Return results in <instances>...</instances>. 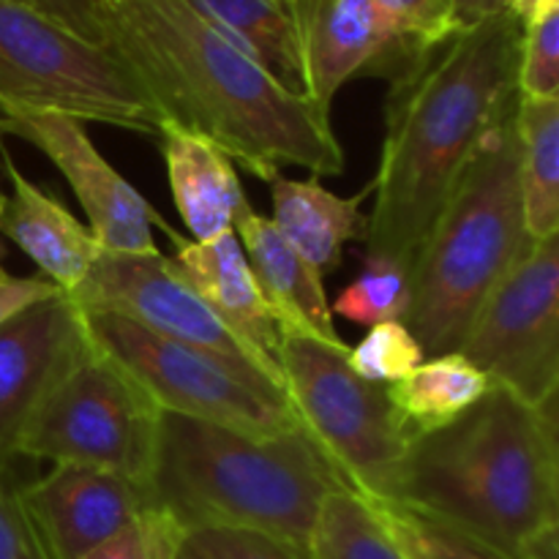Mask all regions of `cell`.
I'll return each mask as SVG.
<instances>
[{
	"label": "cell",
	"instance_id": "44dd1931",
	"mask_svg": "<svg viewBox=\"0 0 559 559\" xmlns=\"http://www.w3.org/2000/svg\"><path fill=\"white\" fill-rule=\"evenodd\" d=\"M207 25L249 55L284 91L309 98L304 47L293 9L282 0H186Z\"/></svg>",
	"mask_w": 559,
	"mask_h": 559
},
{
	"label": "cell",
	"instance_id": "f1b7e54d",
	"mask_svg": "<svg viewBox=\"0 0 559 559\" xmlns=\"http://www.w3.org/2000/svg\"><path fill=\"white\" fill-rule=\"evenodd\" d=\"M516 87L524 98H559V5L522 25Z\"/></svg>",
	"mask_w": 559,
	"mask_h": 559
},
{
	"label": "cell",
	"instance_id": "d6a6232c",
	"mask_svg": "<svg viewBox=\"0 0 559 559\" xmlns=\"http://www.w3.org/2000/svg\"><path fill=\"white\" fill-rule=\"evenodd\" d=\"M22 5H31L38 14L49 16L58 25L69 27L85 41L98 44V47H109V31H107V9L104 0H16Z\"/></svg>",
	"mask_w": 559,
	"mask_h": 559
},
{
	"label": "cell",
	"instance_id": "cb8c5ba5",
	"mask_svg": "<svg viewBox=\"0 0 559 559\" xmlns=\"http://www.w3.org/2000/svg\"><path fill=\"white\" fill-rule=\"evenodd\" d=\"M309 559H404L374 508L355 491H333L322 500L311 527Z\"/></svg>",
	"mask_w": 559,
	"mask_h": 559
},
{
	"label": "cell",
	"instance_id": "74e56055",
	"mask_svg": "<svg viewBox=\"0 0 559 559\" xmlns=\"http://www.w3.org/2000/svg\"><path fill=\"white\" fill-rule=\"evenodd\" d=\"M3 205H5V194L0 191V213H3Z\"/></svg>",
	"mask_w": 559,
	"mask_h": 559
},
{
	"label": "cell",
	"instance_id": "5b68a950",
	"mask_svg": "<svg viewBox=\"0 0 559 559\" xmlns=\"http://www.w3.org/2000/svg\"><path fill=\"white\" fill-rule=\"evenodd\" d=\"M516 107L484 136L409 267L402 322L429 358L459 353L497 284L538 243L524 224Z\"/></svg>",
	"mask_w": 559,
	"mask_h": 559
},
{
	"label": "cell",
	"instance_id": "e0dca14e",
	"mask_svg": "<svg viewBox=\"0 0 559 559\" xmlns=\"http://www.w3.org/2000/svg\"><path fill=\"white\" fill-rule=\"evenodd\" d=\"M235 235L240 240L254 282L273 311L282 333H304L325 344L344 347V338L333 325L322 276L300 260L298 251L278 235L271 218L260 216L251 205L235 218Z\"/></svg>",
	"mask_w": 559,
	"mask_h": 559
},
{
	"label": "cell",
	"instance_id": "836d02e7",
	"mask_svg": "<svg viewBox=\"0 0 559 559\" xmlns=\"http://www.w3.org/2000/svg\"><path fill=\"white\" fill-rule=\"evenodd\" d=\"M0 257H3V246H0ZM60 289L52 282H47L44 276H11L0 265V322L11 320L14 314H20L27 306L38 304V300H47L52 295H58Z\"/></svg>",
	"mask_w": 559,
	"mask_h": 559
},
{
	"label": "cell",
	"instance_id": "d590c367",
	"mask_svg": "<svg viewBox=\"0 0 559 559\" xmlns=\"http://www.w3.org/2000/svg\"><path fill=\"white\" fill-rule=\"evenodd\" d=\"M551 5H559V0H508V11H511L522 25H527L530 20L544 14Z\"/></svg>",
	"mask_w": 559,
	"mask_h": 559
},
{
	"label": "cell",
	"instance_id": "7a4b0ae2",
	"mask_svg": "<svg viewBox=\"0 0 559 559\" xmlns=\"http://www.w3.org/2000/svg\"><path fill=\"white\" fill-rule=\"evenodd\" d=\"M109 47L164 120L200 134L271 180L284 164L333 178L347 167L331 115L284 91L186 0H104Z\"/></svg>",
	"mask_w": 559,
	"mask_h": 559
},
{
	"label": "cell",
	"instance_id": "7c38bea8",
	"mask_svg": "<svg viewBox=\"0 0 559 559\" xmlns=\"http://www.w3.org/2000/svg\"><path fill=\"white\" fill-rule=\"evenodd\" d=\"M0 134L36 145L74 189L87 229L104 251L158 254L153 227L175 229L156 207L98 153L85 131V120L49 109H0Z\"/></svg>",
	"mask_w": 559,
	"mask_h": 559
},
{
	"label": "cell",
	"instance_id": "83f0119b",
	"mask_svg": "<svg viewBox=\"0 0 559 559\" xmlns=\"http://www.w3.org/2000/svg\"><path fill=\"white\" fill-rule=\"evenodd\" d=\"M186 535L189 533L173 513L151 506L80 559H178Z\"/></svg>",
	"mask_w": 559,
	"mask_h": 559
},
{
	"label": "cell",
	"instance_id": "f546056e",
	"mask_svg": "<svg viewBox=\"0 0 559 559\" xmlns=\"http://www.w3.org/2000/svg\"><path fill=\"white\" fill-rule=\"evenodd\" d=\"M393 41L415 58L456 27L453 0H371Z\"/></svg>",
	"mask_w": 559,
	"mask_h": 559
},
{
	"label": "cell",
	"instance_id": "484cf974",
	"mask_svg": "<svg viewBox=\"0 0 559 559\" xmlns=\"http://www.w3.org/2000/svg\"><path fill=\"white\" fill-rule=\"evenodd\" d=\"M409 306V273L391 262H366L364 273L338 293L333 300V314L355 325H380V322L404 320Z\"/></svg>",
	"mask_w": 559,
	"mask_h": 559
},
{
	"label": "cell",
	"instance_id": "2e32d148",
	"mask_svg": "<svg viewBox=\"0 0 559 559\" xmlns=\"http://www.w3.org/2000/svg\"><path fill=\"white\" fill-rule=\"evenodd\" d=\"M169 238L175 243V257H169L175 271L222 320V325L254 353L267 377L284 391L282 369H278L282 331L257 287L238 235L227 233L202 243L186 240L178 233Z\"/></svg>",
	"mask_w": 559,
	"mask_h": 559
},
{
	"label": "cell",
	"instance_id": "277c9868",
	"mask_svg": "<svg viewBox=\"0 0 559 559\" xmlns=\"http://www.w3.org/2000/svg\"><path fill=\"white\" fill-rule=\"evenodd\" d=\"M151 486L186 533L254 530L300 551L322 500L349 489L306 429L254 437L178 413L158 420Z\"/></svg>",
	"mask_w": 559,
	"mask_h": 559
},
{
	"label": "cell",
	"instance_id": "8fae6325",
	"mask_svg": "<svg viewBox=\"0 0 559 559\" xmlns=\"http://www.w3.org/2000/svg\"><path fill=\"white\" fill-rule=\"evenodd\" d=\"M66 298L80 311H109L126 317L167 342L222 360L254 385L282 391L254 353L222 325V320L202 304L200 295L183 282L162 251L118 254L102 249L85 282Z\"/></svg>",
	"mask_w": 559,
	"mask_h": 559
},
{
	"label": "cell",
	"instance_id": "5bb4252c",
	"mask_svg": "<svg viewBox=\"0 0 559 559\" xmlns=\"http://www.w3.org/2000/svg\"><path fill=\"white\" fill-rule=\"evenodd\" d=\"M20 497L49 559H80L156 506L147 484L87 464H55Z\"/></svg>",
	"mask_w": 559,
	"mask_h": 559
},
{
	"label": "cell",
	"instance_id": "1f68e13d",
	"mask_svg": "<svg viewBox=\"0 0 559 559\" xmlns=\"http://www.w3.org/2000/svg\"><path fill=\"white\" fill-rule=\"evenodd\" d=\"M0 559H49L33 530L11 469H0Z\"/></svg>",
	"mask_w": 559,
	"mask_h": 559
},
{
	"label": "cell",
	"instance_id": "52a82bcc",
	"mask_svg": "<svg viewBox=\"0 0 559 559\" xmlns=\"http://www.w3.org/2000/svg\"><path fill=\"white\" fill-rule=\"evenodd\" d=\"M0 109H49L147 136L164 126L112 47L85 41L16 0H0Z\"/></svg>",
	"mask_w": 559,
	"mask_h": 559
},
{
	"label": "cell",
	"instance_id": "ffe728a7",
	"mask_svg": "<svg viewBox=\"0 0 559 559\" xmlns=\"http://www.w3.org/2000/svg\"><path fill=\"white\" fill-rule=\"evenodd\" d=\"M273 202V227L322 278L342 265L344 246L364 240L366 216L360 202L371 194V183L353 197H338L320 178L293 180L282 173L267 180Z\"/></svg>",
	"mask_w": 559,
	"mask_h": 559
},
{
	"label": "cell",
	"instance_id": "e575fe53",
	"mask_svg": "<svg viewBox=\"0 0 559 559\" xmlns=\"http://www.w3.org/2000/svg\"><path fill=\"white\" fill-rule=\"evenodd\" d=\"M508 11V0H453V22L456 27L475 25L489 16Z\"/></svg>",
	"mask_w": 559,
	"mask_h": 559
},
{
	"label": "cell",
	"instance_id": "9c48e42d",
	"mask_svg": "<svg viewBox=\"0 0 559 559\" xmlns=\"http://www.w3.org/2000/svg\"><path fill=\"white\" fill-rule=\"evenodd\" d=\"M91 342L123 366L162 413L207 420L254 437L304 429L287 393L254 385L222 360L180 347L109 311H82Z\"/></svg>",
	"mask_w": 559,
	"mask_h": 559
},
{
	"label": "cell",
	"instance_id": "30bf717a",
	"mask_svg": "<svg viewBox=\"0 0 559 559\" xmlns=\"http://www.w3.org/2000/svg\"><path fill=\"white\" fill-rule=\"evenodd\" d=\"M459 353L530 407L559 391V235L508 271Z\"/></svg>",
	"mask_w": 559,
	"mask_h": 559
},
{
	"label": "cell",
	"instance_id": "4dcf8cb0",
	"mask_svg": "<svg viewBox=\"0 0 559 559\" xmlns=\"http://www.w3.org/2000/svg\"><path fill=\"white\" fill-rule=\"evenodd\" d=\"M186 549L200 559H309L306 551L254 530L205 527L186 535Z\"/></svg>",
	"mask_w": 559,
	"mask_h": 559
},
{
	"label": "cell",
	"instance_id": "3957f363",
	"mask_svg": "<svg viewBox=\"0 0 559 559\" xmlns=\"http://www.w3.org/2000/svg\"><path fill=\"white\" fill-rule=\"evenodd\" d=\"M557 393L530 407L491 382L451 424L409 437L393 502L456 524L513 559H559Z\"/></svg>",
	"mask_w": 559,
	"mask_h": 559
},
{
	"label": "cell",
	"instance_id": "d6986e66",
	"mask_svg": "<svg viewBox=\"0 0 559 559\" xmlns=\"http://www.w3.org/2000/svg\"><path fill=\"white\" fill-rule=\"evenodd\" d=\"M162 151L169 189L191 240H213L235 233V218L249 205L235 164L211 140L164 120Z\"/></svg>",
	"mask_w": 559,
	"mask_h": 559
},
{
	"label": "cell",
	"instance_id": "4fadbf2b",
	"mask_svg": "<svg viewBox=\"0 0 559 559\" xmlns=\"http://www.w3.org/2000/svg\"><path fill=\"white\" fill-rule=\"evenodd\" d=\"M87 344L82 311L63 293L0 322V469H11L31 415Z\"/></svg>",
	"mask_w": 559,
	"mask_h": 559
},
{
	"label": "cell",
	"instance_id": "8d00e7d4",
	"mask_svg": "<svg viewBox=\"0 0 559 559\" xmlns=\"http://www.w3.org/2000/svg\"><path fill=\"white\" fill-rule=\"evenodd\" d=\"M178 559H200V557H197L194 551H189V549H186V544H183V551H180Z\"/></svg>",
	"mask_w": 559,
	"mask_h": 559
},
{
	"label": "cell",
	"instance_id": "603a6c76",
	"mask_svg": "<svg viewBox=\"0 0 559 559\" xmlns=\"http://www.w3.org/2000/svg\"><path fill=\"white\" fill-rule=\"evenodd\" d=\"M491 380L462 353L437 355L415 366L407 377L388 385L393 407L407 420L409 431H431L451 424L484 399Z\"/></svg>",
	"mask_w": 559,
	"mask_h": 559
},
{
	"label": "cell",
	"instance_id": "ba28073f",
	"mask_svg": "<svg viewBox=\"0 0 559 559\" xmlns=\"http://www.w3.org/2000/svg\"><path fill=\"white\" fill-rule=\"evenodd\" d=\"M158 420L145 388L91 342L31 415L16 459L87 464L151 486Z\"/></svg>",
	"mask_w": 559,
	"mask_h": 559
},
{
	"label": "cell",
	"instance_id": "8992f818",
	"mask_svg": "<svg viewBox=\"0 0 559 559\" xmlns=\"http://www.w3.org/2000/svg\"><path fill=\"white\" fill-rule=\"evenodd\" d=\"M347 353V344L336 347L304 333H282L284 393L344 484L364 500L393 502L413 431L393 407L388 385L355 374Z\"/></svg>",
	"mask_w": 559,
	"mask_h": 559
},
{
	"label": "cell",
	"instance_id": "9a60e30c",
	"mask_svg": "<svg viewBox=\"0 0 559 559\" xmlns=\"http://www.w3.org/2000/svg\"><path fill=\"white\" fill-rule=\"evenodd\" d=\"M304 47L309 102L331 115L333 98L355 76L404 71L409 55L393 41L371 0H298L289 5Z\"/></svg>",
	"mask_w": 559,
	"mask_h": 559
},
{
	"label": "cell",
	"instance_id": "6da1fadb",
	"mask_svg": "<svg viewBox=\"0 0 559 559\" xmlns=\"http://www.w3.org/2000/svg\"><path fill=\"white\" fill-rule=\"evenodd\" d=\"M522 22L511 14L453 27L391 80L385 140L371 180L366 262L409 273L484 136L519 98Z\"/></svg>",
	"mask_w": 559,
	"mask_h": 559
},
{
	"label": "cell",
	"instance_id": "d4e9b609",
	"mask_svg": "<svg viewBox=\"0 0 559 559\" xmlns=\"http://www.w3.org/2000/svg\"><path fill=\"white\" fill-rule=\"evenodd\" d=\"M391 533L404 559H513L456 524L404 502L366 500Z\"/></svg>",
	"mask_w": 559,
	"mask_h": 559
},
{
	"label": "cell",
	"instance_id": "f35d334b",
	"mask_svg": "<svg viewBox=\"0 0 559 559\" xmlns=\"http://www.w3.org/2000/svg\"><path fill=\"white\" fill-rule=\"evenodd\" d=\"M282 3H287V5H293V3H298V0H282Z\"/></svg>",
	"mask_w": 559,
	"mask_h": 559
},
{
	"label": "cell",
	"instance_id": "7402d4cb",
	"mask_svg": "<svg viewBox=\"0 0 559 559\" xmlns=\"http://www.w3.org/2000/svg\"><path fill=\"white\" fill-rule=\"evenodd\" d=\"M519 186L533 240L559 235V98H524L516 107Z\"/></svg>",
	"mask_w": 559,
	"mask_h": 559
},
{
	"label": "cell",
	"instance_id": "ac0fdd59",
	"mask_svg": "<svg viewBox=\"0 0 559 559\" xmlns=\"http://www.w3.org/2000/svg\"><path fill=\"white\" fill-rule=\"evenodd\" d=\"M3 164L14 191L5 197L0 233L36 262L41 276L60 293H74L91 273L102 246L87 224L76 222L49 191L27 180L5 153Z\"/></svg>",
	"mask_w": 559,
	"mask_h": 559
},
{
	"label": "cell",
	"instance_id": "4316f807",
	"mask_svg": "<svg viewBox=\"0 0 559 559\" xmlns=\"http://www.w3.org/2000/svg\"><path fill=\"white\" fill-rule=\"evenodd\" d=\"M424 360L418 338L402 320L380 322L347 353L349 369L377 385H393Z\"/></svg>",
	"mask_w": 559,
	"mask_h": 559
}]
</instances>
